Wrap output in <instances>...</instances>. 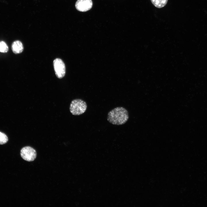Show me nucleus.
I'll list each match as a JSON object with an SVG mask.
<instances>
[{
	"mask_svg": "<svg viewBox=\"0 0 207 207\" xmlns=\"http://www.w3.org/2000/svg\"><path fill=\"white\" fill-rule=\"evenodd\" d=\"M129 118L127 110L123 107H118L108 113L107 119L109 122L113 124L120 125L126 123Z\"/></svg>",
	"mask_w": 207,
	"mask_h": 207,
	"instance_id": "1",
	"label": "nucleus"
},
{
	"mask_svg": "<svg viewBox=\"0 0 207 207\" xmlns=\"http://www.w3.org/2000/svg\"><path fill=\"white\" fill-rule=\"evenodd\" d=\"M87 108V104L85 101L80 99H76L71 101L70 110L72 114L79 115L84 113Z\"/></svg>",
	"mask_w": 207,
	"mask_h": 207,
	"instance_id": "2",
	"label": "nucleus"
},
{
	"mask_svg": "<svg viewBox=\"0 0 207 207\" xmlns=\"http://www.w3.org/2000/svg\"><path fill=\"white\" fill-rule=\"evenodd\" d=\"M22 158L28 162L34 160L37 156L36 150L32 147L27 146L23 147L20 151Z\"/></svg>",
	"mask_w": 207,
	"mask_h": 207,
	"instance_id": "3",
	"label": "nucleus"
},
{
	"mask_svg": "<svg viewBox=\"0 0 207 207\" xmlns=\"http://www.w3.org/2000/svg\"><path fill=\"white\" fill-rule=\"evenodd\" d=\"M53 65L57 77L59 78L64 77L66 73V68L63 61L60 59L56 58L53 61Z\"/></svg>",
	"mask_w": 207,
	"mask_h": 207,
	"instance_id": "4",
	"label": "nucleus"
},
{
	"mask_svg": "<svg viewBox=\"0 0 207 207\" xmlns=\"http://www.w3.org/2000/svg\"><path fill=\"white\" fill-rule=\"evenodd\" d=\"M92 0H77L75 5L76 9L81 12L89 11L92 8Z\"/></svg>",
	"mask_w": 207,
	"mask_h": 207,
	"instance_id": "5",
	"label": "nucleus"
},
{
	"mask_svg": "<svg viewBox=\"0 0 207 207\" xmlns=\"http://www.w3.org/2000/svg\"><path fill=\"white\" fill-rule=\"evenodd\" d=\"M11 47L13 52L16 54L21 53L24 49L22 43L19 40L14 41L12 44Z\"/></svg>",
	"mask_w": 207,
	"mask_h": 207,
	"instance_id": "6",
	"label": "nucleus"
},
{
	"mask_svg": "<svg viewBox=\"0 0 207 207\" xmlns=\"http://www.w3.org/2000/svg\"><path fill=\"white\" fill-rule=\"evenodd\" d=\"M150 1L152 4L156 7L160 8L166 5L168 0H150Z\"/></svg>",
	"mask_w": 207,
	"mask_h": 207,
	"instance_id": "7",
	"label": "nucleus"
},
{
	"mask_svg": "<svg viewBox=\"0 0 207 207\" xmlns=\"http://www.w3.org/2000/svg\"><path fill=\"white\" fill-rule=\"evenodd\" d=\"M8 51V47L7 44L4 41H0V52L6 53Z\"/></svg>",
	"mask_w": 207,
	"mask_h": 207,
	"instance_id": "8",
	"label": "nucleus"
},
{
	"mask_svg": "<svg viewBox=\"0 0 207 207\" xmlns=\"http://www.w3.org/2000/svg\"><path fill=\"white\" fill-rule=\"evenodd\" d=\"M8 140L7 136L4 133L0 131V144L2 145L6 143Z\"/></svg>",
	"mask_w": 207,
	"mask_h": 207,
	"instance_id": "9",
	"label": "nucleus"
}]
</instances>
